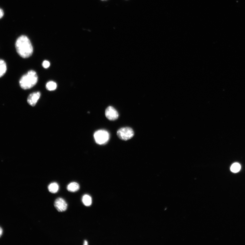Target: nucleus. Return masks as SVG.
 I'll use <instances>...</instances> for the list:
<instances>
[{
    "instance_id": "nucleus-12",
    "label": "nucleus",
    "mask_w": 245,
    "mask_h": 245,
    "mask_svg": "<svg viewBox=\"0 0 245 245\" xmlns=\"http://www.w3.org/2000/svg\"><path fill=\"white\" fill-rule=\"evenodd\" d=\"M82 201L84 205L87 207L90 206L92 204V198L90 196L88 195H85L83 196Z\"/></svg>"
},
{
    "instance_id": "nucleus-18",
    "label": "nucleus",
    "mask_w": 245,
    "mask_h": 245,
    "mask_svg": "<svg viewBox=\"0 0 245 245\" xmlns=\"http://www.w3.org/2000/svg\"><path fill=\"white\" fill-rule=\"evenodd\" d=\"M101 1H107V0H101Z\"/></svg>"
},
{
    "instance_id": "nucleus-9",
    "label": "nucleus",
    "mask_w": 245,
    "mask_h": 245,
    "mask_svg": "<svg viewBox=\"0 0 245 245\" xmlns=\"http://www.w3.org/2000/svg\"><path fill=\"white\" fill-rule=\"evenodd\" d=\"M6 64L4 61L0 59V77L3 76L7 71Z\"/></svg>"
},
{
    "instance_id": "nucleus-7",
    "label": "nucleus",
    "mask_w": 245,
    "mask_h": 245,
    "mask_svg": "<svg viewBox=\"0 0 245 245\" xmlns=\"http://www.w3.org/2000/svg\"><path fill=\"white\" fill-rule=\"evenodd\" d=\"M41 93L39 92L33 93L29 95L27 99V102L32 106L36 105L38 100L40 98Z\"/></svg>"
},
{
    "instance_id": "nucleus-14",
    "label": "nucleus",
    "mask_w": 245,
    "mask_h": 245,
    "mask_svg": "<svg viewBox=\"0 0 245 245\" xmlns=\"http://www.w3.org/2000/svg\"><path fill=\"white\" fill-rule=\"evenodd\" d=\"M50 63L47 60H45L43 62V63H42V66L43 67V68H44L45 69L48 68L50 66Z\"/></svg>"
},
{
    "instance_id": "nucleus-11",
    "label": "nucleus",
    "mask_w": 245,
    "mask_h": 245,
    "mask_svg": "<svg viewBox=\"0 0 245 245\" xmlns=\"http://www.w3.org/2000/svg\"><path fill=\"white\" fill-rule=\"evenodd\" d=\"M46 88L48 90L52 91L55 90L57 87L56 83L53 81H49L46 84Z\"/></svg>"
},
{
    "instance_id": "nucleus-1",
    "label": "nucleus",
    "mask_w": 245,
    "mask_h": 245,
    "mask_svg": "<svg viewBox=\"0 0 245 245\" xmlns=\"http://www.w3.org/2000/svg\"><path fill=\"white\" fill-rule=\"evenodd\" d=\"M15 46L18 53L21 57L26 58L32 55L33 47L27 36L22 35L19 37L15 43Z\"/></svg>"
},
{
    "instance_id": "nucleus-8",
    "label": "nucleus",
    "mask_w": 245,
    "mask_h": 245,
    "mask_svg": "<svg viewBox=\"0 0 245 245\" xmlns=\"http://www.w3.org/2000/svg\"><path fill=\"white\" fill-rule=\"evenodd\" d=\"M80 186L79 184L76 182H72L67 186V189L69 192H75L78 191Z\"/></svg>"
},
{
    "instance_id": "nucleus-3",
    "label": "nucleus",
    "mask_w": 245,
    "mask_h": 245,
    "mask_svg": "<svg viewBox=\"0 0 245 245\" xmlns=\"http://www.w3.org/2000/svg\"><path fill=\"white\" fill-rule=\"evenodd\" d=\"M96 142L100 145L105 144L110 139V134L106 130H100L96 131L94 135Z\"/></svg>"
},
{
    "instance_id": "nucleus-15",
    "label": "nucleus",
    "mask_w": 245,
    "mask_h": 245,
    "mask_svg": "<svg viewBox=\"0 0 245 245\" xmlns=\"http://www.w3.org/2000/svg\"><path fill=\"white\" fill-rule=\"evenodd\" d=\"M4 13L2 9L0 8V19L3 16Z\"/></svg>"
},
{
    "instance_id": "nucleus-17",
    "label": "nucleus",
    "mask_w": 245,
    "mask_h": 245,
    "mask_svg": "<svg viewBox=\"0 0 245 245\" xmlns=\"http://www.w3.org/2000/svg\"><path fill=\"white\" fill-rule=\"evenodd\" d=\"M84 245H88V242H87V241L86 240H85L84 241Z\"/></svg>"
},
{
    "instance_id": "nucleus-10",
    "label": "nucleus",
    "mask_w": 245,
    "mask_h": 245,
    "mask_svg": "<svg viewBox=\"0 0 245 245\" xmlns=\"http://www.w3.org/2000/svg\"><path fill=\"white\" fill-rule=\"evenodd\" d=\"M48 189L49 191L53 193H55L57 192L59 190V186L56 182H54L49 185L48 186Z\"/></svg>"
},
{
    "instance_id": "nucleus-2",
    "label": "nucleus",
    "mask_w": 245,
    "mask_h": 245,
    "mask_svg": "<svg viewBox=\"0 0 245 245\" xmlns=\"http://www.w3.org/2000/svg\"><path fill=\"white\" fill-rule=\"evenodd\" d=\"M38 81L36 72L33 70H30L21 77L19 80V85L22 89L26 90L34 87Z\"/></svg>"
},
{
    "instance_id": "nucleus-16",
    "label": "nucleus",
    "mask_w": 245,
    "mask_h": 245,
    "mask_svg": "<svg viewBox=\"0 0 245 245\" xmlns=\"http://www.w3.org/2000/svg\"><path fill=\"white\" fill-rule=\"evenodd\" d=\"M3 231L2 228L0 227V237L2 235Z\"/></svg>"
},
{
    "instance_id": "nucleus-13",
    "label": "nucleus",
    "mask_w": 245,
    "mask_h": 245,
    "mask_svg": "<svg viewBox=\"0 0 245 245\" xmlns=\"http://www.w3.org/2000/svg\"><path fill=\"white\" fill-rule=\"evenodd\" d=\"M241 168L240 165L238 163L235 162L231 166V170L233 173H236L239 171Z\"/></svg>"
},
{
    "instance_id": "nucleus-4",
    "label": "nucleus",
    "mask_w": 245,
    "mask_h": 245,
    "mask_svg": "<svg viewBox=\"0 0 245 245\" xmlns=\"http://www.w3.org/2000/svg\"><path fill=\"white\" fill-rule=\"evenodd\" d=\"M118 137L123 140L127 141L133 138L134 135V130L129 127L120 128L117 131Z\"/></svg>"
},
{
    "instance_id": "nucleus-5",
    "label": "nucleus",
    "mask_w": 245,
    "mask_h": 245,
    "mask_svg": "<svg viewBox=\"0 0 245 245\" xmlns=\"http://www.w3.org/2000/svg\"><path fill=\"white\" fill-rule=\"evenodd\" d=\"M106 117L110 120H114L119 117V114L115 109L112 106H109L105 111Z\"/></svg>"
},
{
    "instance_id": "nucleus-6",
    "label": "nucleus",
    "mask_w": 245,
    "mask_h": 245,
    "mask_svg": "<svg viewBox=\"0 0 245 245\" xmlns=\"http://www.w3.org/2000/svg\"><path fill=\"white\" fill-rule=\"evenodd\" d=\"M54 207L58 212H64L68 208V204L65 201L61 198H58L54 202Z\"/></svg>"
}]
</instances>
